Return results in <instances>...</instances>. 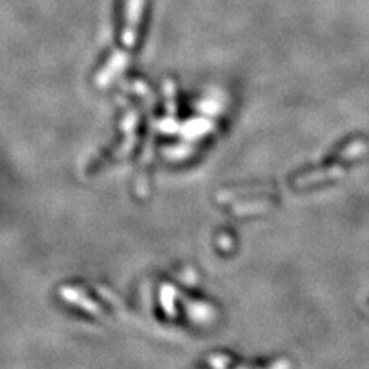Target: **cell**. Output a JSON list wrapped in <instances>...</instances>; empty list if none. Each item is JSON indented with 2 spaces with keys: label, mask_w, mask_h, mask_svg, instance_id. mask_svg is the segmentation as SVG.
<instances>
[{
  "label": "cell",
  "mask_w": 369,
  "mask_h": 369,
  "mask_svg": "<svg viewBox=\"0 0 369 369\" xmlns=\"http://www.w3.org/2000/svg\"><path fill=\"white\" fill-rule=\"evenodd\" d=\"M269 206H273V202L268 199H260V200H254V202H248V203H238L232 208V212L236 214H256V212L260 211H267Z\"/></svg>",
  "instance_id": "7a4b0ae2"
},
{
  "label": "cell",
  "mask_w": 369,
  "mask_h": 369,
  "mask_svg": "<svg viewBox=\"0 0 369 369\" xmlns=\"http://www.w3.org/2000/svg\"><path fill=\"white\" fill-rule=\"evenodd\" d=\"M60 294L62 297L67 302L73 303V305H77L80 306L82 309L88 311L89 314H94V315H102L103 311L102 308L97 305L96 302H93L91 299H89L88 295H85V293H83L82 289L76 288V287H63L60 289Z\"/></svg>",
  "instance_id": "6da1fadb"
}]
</instances>
